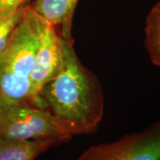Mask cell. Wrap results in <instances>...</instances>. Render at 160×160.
I'll return each mask as SVG.
<instances>
[{"label": "cell", "mask_w": 160, "mask_h": 160, "mask_svg": "<svg viewBox=\"0 0 160 160\" xmlns=\"http://www.w3.org/2000/svg\"><path fill=\"white\" fill-rule=\"evenodd\" d=\"M56 139L8 140L0 139V160H33L51 147Z\"/></svg>", "instance_id": "52a82bcc"}, {"label": "cell", "mask_w": 160, "mask_h": 160, "mask_svg": "<svg viewBox=\"0 0 160 160\" xmlns=\"http://www.w3.org/2000/svg\"><path fill=\"white\" fill-rule=\"evenodd\" d=\"M39 16L28 6L22 19L0 53V104L35 105L31 75L39 47Z\"/></svg>", "instance_id": "7a4b0ae2"}, {"label": "cell", "mask_w": 160, "mask_h": 160, "mask_svg": "<svg viewBox=\"0 0 160 160\" xmlns=\"http://www.w3.org/2000/svg\"><path fill=\"white\" fill-rule=\"evenodd\" d=\"M72 137L68 128L47 108L28 103L0 104V139H56L62 142Z\"/></svg>", "instance_id": "3957f363"}, {"label": "cell", "mask_w": 160, "mask_h": 160, "mask_svg": "<svg viewBox=\"0 0 160 160\" xmlns=\"http://www.w3.org/2000/svg\"><path fill=\"white\" fill-rule=\"evenodd\" d=\"M48 109L72 135L94 132L104 113V97L97 76L84 67L73 48V40H63V59L56 77L41 91Z\"/></svg>", "instance_id": "6da1fadb"}, {"label": "cell", "mask_w": 160, "mask_h": 160, "mask_svg": "<svg viewBox=\"0 0 160 160\" xmlns=\"http://www.w3.org/2000/svg\"><path fill=\"white\" fill-rule=\"evenodd\" d=\"M28 6H22L13 14L0 20V53L5 49L16 28L22 19Z\"/></svg>", "instance_id": "9c48e42d"}, {"label": "cell", "mask_w": 160, "mask_h": 160, "mask_svg": "<svg viewBox=\"0 0 160 160\" xmlns=\"http://www.w3.org/2000/svg\"><path fill=\"white\" fill-rule=\"evenodd\" d=\"M77 160H160V120L113 142L91 146Z\"/></svg>", "instance_id": "277c9868"}, {"label": "cell", "mask_w": 160, "mask_h": 160, "mask_svg": "<svg viewBox=\"0 0 160 160\" xmlns=\"http://www.w3.org/2000/svg\"><path fill=\"white\" fill-rule=\"evenodd\" d=\"M39 16V15H38ZM39 47L31 75V95L35 105L46 108L41 91L56 77L63 59V39L57 28L39 16Z\"/></svg>", "instance_id": "5b68a950"}, {"label": "cell", "mask_w": 160, "mask_h": 160, "mask_svg": "<svg viewBox=\"0 0 160 160\" xmlns=\"http://www.w3.org/2000/svg\"><path fill=\"white\" fill-rule=\"evenodd\" d=\"M145 45L151 61L160 67V0L152 8L146 20Z\"/></svg>", "instance_id": "ba28073f"}, {"label": "cell", "mask_w": 160, "mask_h": 160, "mask_svg": "<svg viewBox=\"0 0 160 160\" xmlns=\"http://www.w3.org/2000/svg\"><path fill=\"white\" fill-rule=\"evenodd\" d=\"M79 0H34L32 9L48 22L59 27V34L68 41H73L71 35L73 17Z\"/></svg>", "instance_id": "8992f818"}, {"label": "cell", "mask_w": 160, "mask_h": 160, "mask_svg": "<svg viewBox=\"0 0 160 160\" xmlns=\"http://www.w3.org/2000/svg\"><path fill=\"white\" fill-rule=\"evenodd\" d=\"M28 1L29 0H0V20L13 14Z\"/></svg>", "instance_id": "30bf717a"}]
</instances>
